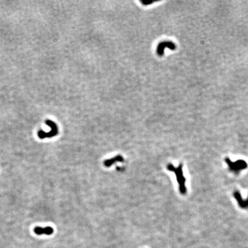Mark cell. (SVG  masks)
Segmentation results:
<instances>
[{
    "label": "cell",
    "instance_id": "6da1fadb",
    "mask_svg": "<svg viewBox=\"0 0 248 248\" xmlns=\"http://www.w3.org/2000/svg\"><path fill=\"white\" fill-rule=\"evenodd\" d=\"M167 169L169 171L174 172L175 174L177 181L179 183V191L181 194H185L187 192V189L185 186L186 178L183 175V165L180 164L178 167L176 168L172 164H169L167 166Z\"/></svg>",
    "mask_w": 248,
    "mask_h": 248
},
{
    "label": "cell",
    "instance_id": "7a4b0ae2",
    "mask_svg": "<svg viewBox=\"0 0 248 248\" xmlns=\"http://www.w3.org/2000/svg\"><path fill=\"white\" fill-rule=\"evenodd\" d=\"M225 161L228 165L229 169L231 172L237 174H238L241 171L245 169L248 167L247 163L242 160H238L235 162H233L230 159L226 158Z\"/></svg>",
    "mask_w": 248,
    "mask_h": 248
},
{
    "label": "cell",
    "instance_id": "3957f363",
    "mask_svg": "<svg viewBox=\"0 0 248 248\" xmlns=\"http://www.w3.org/2000/svg\"><path fill=\"white\" fill-rule=\"evenodd\" d=\"M46 124L48 125L51 130L49 132H45L43 130H40L38 132V136L40 139H44L46 137L51 138L54 136H55L58 133V128L56 124L51 120H46Z\"/></svg>",
    "mask_w": 248,
    "mask_h": 248
},
{
    "label": "cell",
    "instance_id": "277c9868",
    "mask_svg": "<svg viewBox=\"0 0 248 248\" xmlns=\"http://www.w3.org/2000/svg\"><path fill=\"white\" fill-rule=\"evenodd\" d=\"M168 48L169 49L174 50L176 48V45L172 41H163L160 43L157 48V53L159 56H162L164 54V49Z\"/></svg>",
    "mask_w": 248,
    "mask_h": 248
},
{
    "label": "cell",
    "instance_id": "5b68a950",
    "mask_svg": "<svg viewBox=\"0 0 248 248\" xmlns=\"http://www.w3.org/2000/svg\"><path fill=\"white\" fill-rule=\"evenodd\" d=\"M234 198L237 200L239 206L242 208H248V198L247 200H244L238 191H236L233 194Z\"/></svg>",
    "mask_w": 248,
    "mask_h": 248
},
{
    "label": "cell",
    "instance_id": "8992f818",
    "mask_svg": "<svg viewBox=\"0 0 248 248\" xmlns=\"http://www.w3.org/2000/svg\"><path fill=\"white\" fill-rule=\"evenodd\" d=\"M34 232L38 235H42L44 234L46 235L49 236L54 233V229L51 227H47L44 228L36 227L34 229Z\"/></svg>",
    "mask_w": 248,
    "mask_h": 248
},
{
    "label": "cell",
    "instance_id": "52a82bcc",
    "mask_svg": "<svg viewBox=\"0 0 248 248\" xmlns=\"http://www.w3.org/2000/svg\"><path fill=\"white\" fill-rule=\"evenodd\" d=\"M124 159L122 158V157L121 156H119H119H116V157H114V158H113L112 159H109V160H108L105 161V163H104V164H105V166L106 167H108L111 166L114 163L119 162V161H122Z\"/></svg>",
    "mask_w": 248,
    "mask_h": 248
},
{
    "label": "cell",
    "instance_id": "ba28073f",
    "mask_svg": "<svg viewBox=\"0 0 248 248\" xmlns=\"http://www.w3.org/2000/svg\"><path fill=\"white\" fill-rule=\"evenodd\" d=\"M141 2H142V4H143L144 5H149L150 4H152V3H153L154 2H155V1H147V0H145V1H141Z\"/></svg>",
    "mask_w": 248,
    "mask_h": 248
}]
</instances>
